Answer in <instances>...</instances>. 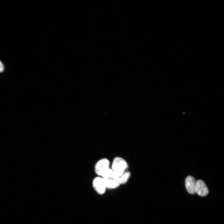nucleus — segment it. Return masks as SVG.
I'll list each match as a JSON object with an SVG mask.
<instances>
[{
    "label": "nucleus",
    "instance_id": "nucleus-6",
    "mask_svg": "<svg viewBox=\"0 0 224 224\" xmlns=\"http://www.w3.org/2000/svg\"><path fill=\"white\" fill-rule=\"evenodd\" d=\"M119 177H111L103 178L106 188H116L119 186L120 183Z\"/></svg>",
    "mask_w": 224,
    "mask_h": 224
},
{
    "label": "nucleus",
    "instance_id": "nucleus-5",
    "mask_svg": "<svg viewBox=\"0 0 224 224\" xmlns=\"http://www.w3.org/2000/svg\"><path fill=\"white\" fill-rule=\"evenodd\" d=\"M196 181L192 176H189L186 179L185 185L188 192L191 194L195 193V187Z\"/></svg>",
    "mask_w": 224,
    "mask_h": 224
},
{
    "label": "nucleus",
    "instance_id": "nucleus-4",
    "mask_svg": "<svg viewBox=\"0 0 224 224\" xmlns=\"http://www.w3.org/2000/svg\"><path fill=\"white\" fill-rule=\"evenodd\" d=\"M195 191L198 195L203 197L208 194L209 190L204 182L199 180L196 181Z\"/></svg>",
    "mask_w": 224,
    "mask_h": 224
},
{
    "label": "nucleus",
    "instance_id": "nucleus-3",
    "mask_svg": "<svg viewBox=\"0 0 224 224\" xmlns=\"http://www.w3.org/2000/svg\"><path fill=\"white\" fill-rule=\"evenodd\" d=\"M93 184L94 189L98 194H102L105 193L106 187L103 178L99 177L95 178Z\"/></svg>",
    "mask_w": 224,
    "mask_h": 224
},
{
    "label": "nucleus",
    "instance_id": "nucleus-1",
    "mask_svg": "<svg viewBox=\"0 0 224 224\" xmlns=\"http://www.w3.org/2000/svg\"><path fill=\"white\" fill-rule=\"evenodd\" d=\"M128 167V164L124 159L117 157L113 161L112 169L114 172L115 176L119 177L124 173Z\"/></svg>",
    "mask_w": 224,
    "mask_h": 224
},
{
    "label": "nucleus",
    "instance_id": "nucleus-8",
    "mask_svg": "<svg viewBox=\"0 0 224 224\" xmlns=\"http://www.w3.org/2000/svg\"><path fill=\"white\" fill-rule=\"evenodd\" d=\"M4 70V67L2 63L0 61V72H2Z\"/></svg>",
    "mask_w": 224,
    "mask_h": 224
},
{
    "label": "nucleus",
    "instance_id": "nucleus-2",
    "mask_svg": "<svg viewBox=\"0 0 224 224\" xmlns=\"http://www.w3.org/2000/svg\"><path fill=\"white\" fill-rule=\"evenodd\" d=\"M110 164L109 161L106 158L100 160L95 166V171L96 174L102 176L110 169Z\"/></svg>",
    "mask_w": 224,
    "mask_h": 224
},
{
    "label": "nucleus",
    "instance_id": "nucleus-7",
    "mask_svg": "<svg viewBox=\"0 0 224 224\" xmlns=\"http://www.w3.org/2000/svg\"><path fill=\"white\" fill-rule=\"evenodd\" d=\"M130 173L129 171L124 172L119 178L120 184H125L130 177Z\"/></svg>",
    "mask_w": 224,
    "mask_h": 224
}]
</instances>
